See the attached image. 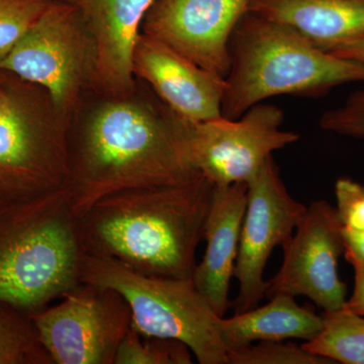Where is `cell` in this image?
<instances>
[{
    "instance_id": "6da1fadb",
    "label": "cell",
    "mask_w": 364,
    "mask_h": 364,
    "mask_svg": "<svg viewBox=\"0 0 364 364\" xmlns=\"http://www.w3.org/2000/svg\"><path fill=\"white\" fill-rule=\"evenodd\" d=\"M124 97H105L75 114L69 130V176L74 212L126 189L182 183L202 176L183 149L186 119L144 81Z\"/></svg>"
},
{
    "instance_id": "7a4b0ae2",
    "label": "cell",
    "mask_w": 364,
    "mask_h": 364,
    "mask_svg": "<svg viewBox=\"0 0 364 364\" xmlns=\"http://www.w3.org/2000/svg\"><path fill=\"white\" fill-rule=\"evenodd\" d=\"M213 193L200 176L105 196L80 218L85 253L148 277L191 279Z\"/></svg>"
},
{
    "instance_id": "3957f363",
    "label": "cell",
    "mask_w": 364,
    "mask_h": 364,
    "mask_svg": "<svg viewBox=\"0 0 364 364\" xmlns=\"http://www.w3.org/2000/svg\"><path fill=\"white\" fill-rule=\"evenodd\" d=\"M85 250L68 188L0 200V301L32 314L81 284Z\"/></svg>"
},
{
    "instance_id": "277c9868",
    "label": "cell",
    "mask_w": 364,
    "mask_h": 364,
    "mask_svg": "<svg viewBox=\"0 0 364 364\" xmlns=\"http://www.w3.org/2000/svg\"><path fill=\"white\" fill-rule=\"evenodd\" d=\"M222 116L236 119L279 95L323 97L364 82V66L318 49L294 28L248 11L232 33Z\"/></svg>"
},
{
    "instance_id": "5b68a950",
    "label": "cell",
    "mask_w": 364,
    "mask_h": 364,
    "mask_svg": "<svg viewBox=\"0 0 364 364\" xmlns=\"http://www.w3.org/2000/svg\"><path fill=\"white\" fill-rule=\"evenodd\" d=\"M70 124L47 90L0 69V200L66 188Z\"/></svg>"
},
{
    "instance_id": "8992f818",
    "label": "cell",
    "mask_w": 364,
    "mask_h": 364,
    "mask_svg": "<svg viewBox=\"0 0 364 364\" xmlns=\"http://www.w3.org/2000/svg\"><path fill=\"white\" fill-rule=\"evenodd\" d=\"M80 280L123 294L131 308V326L143 336L181 341L200 364H228L220 317L193 279L148 277L117 261L85 253Z\"/></svg>"
},
{
    "instance_id": "52a82bcc",
    "label": "cell",
    "mask_w": 364,
    "mask_h": 364,
    "mask_svg": "<svg viewBox=\"0 0 364 364\" xmlns=\"http://www.w3.org/2000/svg\"><path fill=\"white\" fill-rule=\"evenodd\" d=\"M0 69L40 85L72 122L95 91L97 53L77 4L53 0L6 58Z\"/></svg>"
},
{
    "instance_id": "ba28073f",
    "label": "cell",
    "mask_w": 364,
    "mask_h": 364,
    "mask_svg": "<svg viewBox=\"0 0 364 364\" xmlns=\"http://www.w3.org/2000/svg\"><path fill=\"white\" fill-rule=\"evenodd\" d=\"M284 112L261 102L236 119L223 116L184 122L183 149L191 166L214 186L246 182L275 151L296 143L299 135L282 130Z\"/></svg>"
},
{
    "instance_id": "9c48e42d",
    "label": "cell",
    "mask_w": 364,
    "mask_h": 364,
    "mask_svg": "<svg viewBox=\"0 0 364 364\" xmlns=\"http://www.w3.org/2000/svg\"><path fill=\"white\" fill-rule=\"evenodd\" d=\"M31 317L54 364H114L132 324L131 308L123 294L90 282H81L59 304Z\"/></svg>"
},
{
    "instance_id": "30bf717a",
    "label": "cell",
    "mask_w": 364,
    "mask_h": 364,
    "mask_svg": "<svg viewBox=\"0 0 364 364\" xmlns=\"http://www.w3.org/2000/svg\"><path fill=\"white\" fill-rule=\"evenodd\" d=\"M306 205L289 195L270 157L247 182V203L242 224L234 277L239 293L231 303L235 314L246 312L265 298L264 270L272 251L293 236Z\"/></svg>"
},
{
    "instance_id": "8fae6325",
    "label": "cell",
    "mask_w": 364,
    "mask_h": 364,
    "mask_svg": "<svg viewBox=\"0 0 364 364\" xmlns=\"http://www.w3.org/2000/svg\"><path fill=\"white\" fill-rule=\"evenodd\" d=\"M282 248V267L268 280L265 296H306L324 312L344 308L347 287L338 274L344 243L334 207L326 200L311 203L293 236Z\"/></svg>"
},
{
    "instance_id": "7c38bea8",
    "label": "cell",
    "mask_w": 364,
    "mask_h": 364,
    "mask_svg": "<svg viewBox=\"0 0 364 364\" xmlns=\"http://www.w3.org/2000/svg\"><path fill=\"white\" fill-rule=\"evenodd\" d=\"M251 0H156L141 33L154 38L198 66L226 77L230 40Z\"/></svg>"
},
{
    "instance_id": "4fadbf2b",
    "label": "cell",
    "mask_w": 364,
    "mask_h": 364,
    "mask_svg": "<svg viewBox=\"0 0 364 364\" xmlns=\"http://www.w3.org/2000/svg\"><path fill=\"white\" fill-rule=\"evenodd\" d=\"M134 75L150 86L177 116L203 122L222 116L225 78L198 66L168 45L141 33Z\"/></svg>"
},
{
    "instance_id": "5bb4252c",
    "label": "cell",
    "mask_w": 364,
    "mask_h": 364,
    "mask_svg": "<svg viewBox=\"0 0 364 364\" xmlns=\"http://www.w3.org/2000/svg\"><path fill=\"white\" fill-rule=\"evenodd\" d=\"M156 0H81L97 53L95 91L124 97L135 90L133 59L146 14Z\"/></svg>"
},
{
    "instance_id": "9a60e30c",
    "label": "cell",
    "mask_w": 364,
    "mask_h": 364,
    "mask_svg": "<svg viewBox=\"0 0 364 364\" xmlns=\"http://www.w3.org/2000/svg\"><path fill=\"white\" fill-rule=\"evenodd\" d=\"M246 203V182L214 186L203 233L207 247L191 275L196 289L219 317H225L231 306L230 282L238 257Z\"/></svg>"
},
{
    "instance_id": "2e32d148",
    "label": "cell",
    "mask_w": 364,
    "mask_h": 364,
    "mask_svg": "<svg viewBox=\"0 0 364 364\" xmlns=\"http://www.w3.org/2000/svg\"><path fill=\"white\" fill-rule=\"evenodd\" d=\"M249 11L294 28L325 52L364 35V0H251Z\"/></svg>"
},
{
    "instance_id": "e0dca14e",
    "label": "cell",
    "mask_w": 364,
    "mask_h": 364,
    "mask_svg": "<svg viewBox=\"0 0 364 364\" xmlns=\"http://www.w3.org/2000/svg\"><path fill=\"white\" fill-rule=\"evenodd\" d=\"M269 299L267 305L233 317H220V335L228 352L258 341H310L322 331V315L298 305L294 296L277 294Z\"/></svg>"
},
{
    "instance_id": "ac0fdd59",
    "label": "cell",
    "mask_w": 364,
    "mask_h": 364,
    "mask_svg": "<svg viewBox=\"0 0 364 364\" xmlns=\"http://www.w3.org/2000/svg\"><path fill=\"white\" fill-rule=\"evenodd\" d=\"M322 318V331L301 345L304 349L332 363L364 364L363 316L342 308Z\"/></svg>"
},
{
    "instance_id": "d6986e66",
    "label": "cell",
    "mask_w": 364,
    "mask_h": 364,
    "mask_svg": "<svg viewBox=\"0 0 364 364\" xmlns=\"http://www.w3.org/2000/svg\"><path fill=\"white\" fill-rule=\"evenodd\" d=\"M0 364H54L31 314L0 301Z\"/></svg>"
},
{
    "instance_id": "ffe728a7",
    "label": "cell",
    "mask_w": 364,
    "mask_h": 364,
    "mask_svg": "<svg viewBox=\"0 0 364 364\" xmlns=\"http://www.w3.org/2000/svg\"><path fill=\"white\" fill-rule=\"evenodd\" d=\"M193 353L174 339L143 336L130 327L117 348L114 364H191Z\"/></svg>"
},
{
    "instance_id": "44dd1931",
    "label": "cell",
    "mask_w": 364,
    "mask_h": 364,
    "mask_svg": "<svg viewBox=\"0 0 364 364\" xmlns=\"http://www.w3.org/2000/svg\"><path fill=\"white\" fill-rule=\"evenodd\" d=\"M304 347L284 341H258L228 352V364H331Z\"/></svg>"
},
{
    "instance_id": "7402d4cb",
    "label": "cell",
    "mask_w": 364,
    "mask_h": 364,
    "mask_svg": "<svg viewBox=\"0 0 364 364\" xmlns=\"http://www.w3.org/2000/svg\"><path fill=\"white\" fill-rule=\"evenodd\" d=\"M53 0H0V62L18 44Z\"/></svg>"
},
{
    "instance_id": "603a6c76",
    "label": "cell",
    "mask_w": 364,
    "mask_h": 364,
    "mask_svg": "<svg viewBox=\"0 0 364 364\" xmlns=\"http://www.w3.org/2000/svg\"><path fill=\"white\" fill-rule=\"evenodd\" d=\"M320 126L338 135L364 139V90L352 93L341 107L326 112Z\"/></svg>"
},
{
    "instance_id": "cb8c5ba5",
    "label": "cell",
    "mask_w": 364,
    "mask_h": 364,
    "mask_svg": "<svg viewBox=\"0 0 364 364\" xmlns=\"http://www.w3.org/2000/svg\"><path fill=\"white\" fill-rule=\"evenodd\" d=\"M337 215L342 228L364 231V184L340 178L335 184Z\"/></svg>"
},
{
    "instance_id": "d4e9b609",
    "label": "cell",
    "mask_w": 364,
    "mask_h": 364,
    "mask_svg": "<svg viewBox=\"0 0 364 364\" xmlns=\"http://www.w3.org/2000/svg\"><path fill=\"white\" fill-rule=\"evenodd\" d=\"M344 256L350 264H364V231L342 228Z\"/></svg>"
},
{
    "instance_id": "484cf974",
    "label": "cell",
    "mask_w": 364,
    "mask_h": 364,
    "mask_svg": "<svg viewBox=\"0 0 364 364\" xmlns=\"http://www.w3.org/2000/svg\"><path fill=\"white\" fill-rule=\"evenodd\" d=\"M354 269V287L344 308L364 317V264H351Z\"/></svg>"
},
{
    "instance_id": "4316f807",
    "label": "cell",
    "mask_w": 364,
    "mask_h": 364,
    "mask_svg": "<svg viewBox=\"0 0 364 364\" xmlns=\"http://www.w3.org/2000/svg\"><path fill=\"white\" fill-rule=\"evenodd\" d=\"M331 54L341 57V58L358 62L364 66V35L342 46L333 51Z\"/></svg>"
},
{
    "instance_id": "83f0119b",
    "label": "cell",
    "mask_w": 364,
    "mask_h": 364,
    "mask_svg": "<svg viewBox=\"0 0 364 364\" xmlns=\"http://www.w3.org/2000/svg\"><path fill=\"white\" fill-rule=\"evenodd\" d=\"M60 1L68 2V4H77L78 6L81 0H60Z\"/></svg>"
}]
</instances>
